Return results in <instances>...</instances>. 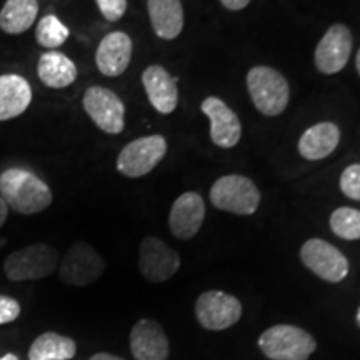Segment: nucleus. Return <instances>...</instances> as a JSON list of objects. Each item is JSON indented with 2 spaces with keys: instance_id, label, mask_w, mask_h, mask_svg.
Segmentation results:
<instances>
[{
  "instance_id": "f257e3e1",
  "label": "nucleus",
  "mask_w": 360,
  "mask_h": 360,
  "mask_svg": "<svg viewBox=\"0 0 360 360\" xmlns=\"http://www.w3.org/2000/svg\"><path fill=\"white\" fill-rule=\"evenodd\" d=\"M0 197L8 209L22 215L44 212L53 200L51 187L32 170L20 167H11L0 174Z\"/></svg>"
},
{
  "instance_id": "f03ea898",
  "label": "nucleus",
  "mask_w": 360,
  "mask_h": 360,
  "mask_svg": "<svg viewBox=\"0 0 360 360\" xmlns=\"http://www.w3.org/2000/svg\"><path fill=\"white\" fill-rule=\"evenodd\" d=\"M247 89L254 107L265 117L281 115L289 105V82L274 67H252L247 74Z\"/></svg>"
},
{
  "instance_id": "7ed1b4c3",
  "label": "nucleus",
  "mask_w": 360,
  "mask_h": 360,
  "mask_svg": "<svg viewBox=\"0 0 360 360\" xmlns=\"http://www.w3.org/2000/svg\"><path fill=\"white\" fill-rule=\"evenodd\" d=\"M210 202L215 209L236 215H252L260 205V191L245 175L229 174L210 187Z\"/></svg>"
},
{
  "instance_id": "20e7f679",
  "label": "nucleus",
  "mask_w": 360,
  "mask_h": 360,
  "mask_svg": "<svg viewBox=\"0 0 360 360\" xmlns=\"http://www.w3.org/2000/svg\"><path fill=\"white\" fill-rule=\"evenodd\" d=\"M259 349L270 360H307L317 349V342L304 328L282 323L260 335Z\"/></svg>"
},
{
  "instance_id": "39448f33",
  "label": "nucleus",
  "mask_w": 360,
  "mask_h": 360,
  "mask_svg": "<svg viewBox=\"0 0 360 360\" xmlns=\"http://www.w3.org/2000/svg\"><path fill=\"white\" fill-rule=\"evenodd\" d=\"M58 252L47 244H32L12 252L4 262L8 281H37L52 276L58 267Z\"/></svg>"
},
{
  "instance_id": "423d86ee",
  "label": "nucleus",
  "mask_w": 360,
  "mask_h": 360,
  "mask_svg": "<svg viewBox=\"0 0 360 360\" xmlns=\"http://www.w3.org/2000/svg\"><path fill=\"white\" fill-rule=\"evenodd\" d=\"M167 154L164 135L154 134L129 142L117 155V170L129 179H139L150 174Z\"/></svg>"
},
{
  "instance_id": "0eeeda50",
  "label": "nucleus",
  "mask_w": 360,
  "mask_h": 360,
  "mask_svg": "<svg viewBox=\"0 0 360 360\" xmlns=\"http://www.w3.org/2000/svg\"><path fill=\"white\" fill-rule=\"evenodd\" d=\"M105 260L87 242L79 240L69 247L58 262V276L74 287H85L97 282L105 272Z\"/></svg>"
},
{
  "instance_id": "6e6552de",
  "label": "nucleus",
  "mask_w": 360,
  "mask_h": 360,
  "mask_svg": "<svg viewBox=\"0 0 360 360\" xmlns=\"http://www.w3.org/2000/svg\"><path fill=\"white\" fill-rule=\"evenodd\" d=\"M85 114L102 132L117 135L125 127V105L114 90L94 85L82 97Z\"/></svg>"
},
{
  "instance_id": "1a4fd4ad",
  "label": "nucleus",
  "mask_w": 360,
  "mask_h": 360,
  "mask_svg": "<svg viewBox=\"0 0 360 360\" xmlns=\"http://www.w3.org/2000/svg\"><path fill=\"white\" fill-rule=\"evenodd\" d=\"M300 260L310 272L326 282L339 283L349 276L347 257L323 238H309L300 247Z\"/></svg>"
},
{
  "instance_id": "9d476101",
  "label": "nucleus",
  "mask_w": 360,
  "mask_h": 360,
  "mask_svg": "<svg viewBox=\"0 0 360 360\" xmlns=\"http://www.w3.org/2000/svg\"><path fill=\"white\" fill-rule=\"evenodd\" d=\"M195 317L207 330H225L240 321L242 304L237 297L227 292L207 290L197 299Z\"/></svg>"
},
{
  "instance_id": "9b49d317",
  "label": "nucleus",
  "mask_w": 360,
  "mask_h": 360,
  "mask_svg": "<svg viewBox=\"0 0 360 360\" xmlns=\"http://www.w3.org/2000/svg\"><path fill=\"white\" fill-rule=\"evenodd\" d=\"M180 269V255L160 238L148 236L139 247V270L152 283L172 278Z\"/></svg>"
},
{
  "instance_id": "f8f14e48",
  "label": "nucleus",
  "mask_w": 360,
  "mask_h": 360,
  "mask_svg": "<svg viewBox=\"0 0 360 360\" xmlns=\"http://www.w3.org/2000/svg\"><path fill=\"white\" fill-rule=\"evenodd\" d=\"M352 53V34L344 24H334L319 40L315 47L314 62L323 75H334L347 65Z\"/></svg>"
},
{
  "instance_id": "ddd939ff",
  "label": "nucleus",
  "mask_w": 360,
  "mask_h": 360,
  "mask_svg": "<svg viewBox=\"0 0 360 360\" xmlns=\"http://www.w3.org/2000/svg\"><path fill=\"white\" fill-rule=\"evenodd\" d=\"M200 110L210 120V141L220 148H232L240 142L242 124L238 115L219 97H207Z\"/></svg>"
},
{
  "instance_id": "4468645a",
  "label": "nucleus",
  "mask_w": 360,
  "mask_h": 360,
  "mask_svg": "<svg viewBox=\"0 0 360 360\" xmlns=\"http://www.w3.org/2000/svg\"><path fill=\"white\" fill-rule=\"evenodd\" d=\"M205 219V204L200 193L186 192L179 195L169 214V227L174 237L191 240L200 231Z\"/></svg>"
},
{
  "instance_id": "2eb2a0df",
  "label": "nucleus",
  "mask_w": 360,
  "mask_h": 360,
  "mask_svg": "<svg viewBox=\"0 0 360 360\" xmlns=\"http://www.w3.org/2000/svg\"><path fill=\"white\" fill-rule=\"evenodd\" d=\"M130 350L137 360H167L169 339L154 319H141L130 330Z\"/></svg>"
},
{
  "instance_id": "dca6fc26",
  "label": "nucleus",
  "mask_w": 360,
  "mask_h": 360,
  "mask_svg": "<svg viewBox=\"0 0 360 360\" xmlns=\"http://www.w3.org/2000/svg\"><path fill=\"white\" fill-rule=\"evenodd\" d=\"M134 42L125 32H110L101 40L96 52L97 69L105 77L122 75L132 60Z\"/></svg>"
},
{
  "instance_id": "f3484780",
  "label": "nucleus",
  "mask_w": 360,
  "mask_h": 360,
  "mask_svg": "<svg viewBox=\"0 0 360 360\" xmlns=\"http://www.w3.org/2000/svg\"><path fill=\"white\" fill-rule=\"evenodd\" d=\"M142 85L148 102L162 115H169L177 109L179 89L177 80L162 65H148L142 72Z\"/></svg>"
},
{
  "instance_id": "a211bd4d",
  "label": "nucleus",
  "mask_w": 360,
  "mask_h": 360,
  "mask_svg": "<svg viewBox=\"0 0 360 360\" xmlns=\"http://www.w3.org/2000/svg\"><path fill=\"white\" fill-rule=\"evenodd\" d=\"M340 142V129L334 122H319L300 135L299 154L305 160L315 162L326 159L335 150Z\"/></svg>"
},
{
  "instance_id": "6ab92c4d",
  "label": "nucleus",
  "mask_w": 360,
  "mask_h": 360,
  "mask_svg": "<svg viewBox=\"0 0 360 360\" xmlns=\"http://www.w3.org/2000/svg\"><path fill=\"white\" fill-rule=\"evenodd\" d=\"M30 102L32 89L27 79L17 74L0 75V122L24 114Z\"/></svg>"
},
{
  "instance_id": "aec40b11",
  "label": "nucleus",
  "mask_w": 360,
  "mask_h": 360,
  "mask_svg": "<svg viewBox=\"0 0 360 360\" xmlns=\"http://www.w3.org/2000/svg\"><path fill=\"white\" fill-rule=\"evenodd\" d=\"M152 29L162 40L177 39L184 30V7L180 0H147Z\"/></svg>"
},
{
  "instance_id": "412c9836",
  "label": "nucleus",
  "mask_w": 360,
  "mask_h": 360,
  "mask_svg": "<svg viewBox=\"0 0 360 360\" xmlns=\"http://www.w3.org/2000/svg\"><path fill=\"white\" fill-rule=\"evenodd\" d=\"M37 75L45 87L65 89L77 79V65L65 53L47 51L39 57Z\"/></svg>"
},
{
  "instance_id": "4be33fe9",
  "label": "nucleus",
  "mask_w": 360,
  "mask_h": 360,
  "mask_svg": "<svg viewBox=\"0 0 360 360\" xmlns=\"http://www.w3.org/2000/svg\"><path fill=\"white\" fill-rule=\"evenodd\" d=\"M39 0H7L0 11V30L8 35L27 32L37 20Z\"/></svg>"
},
{
  "instance_id": "5701e85b",
  "label": "nucleus",
  "mask_w": 360,
  "mask_h": 360,
  "mask_svg": "<svg viewBox=\"0 0 360 360\" xmlns=\"http://www.w3.org/2000/svg\"><path fill=\"white\" fill-rule=\"evenodd\" d=\"M77 354V344L67 335L45 332L30 345L29 360H70Z\"/></svg>"
},
{
  "instance_id": "b1692460",
  "label": "nucleus",
  "mask_w": 360,
  "mask_h": 360,
  "mask_svg": "<svg viewBox=\"0 0 360 360\" xmlns=\"http://www.w3.org/2000/svg\"><path fill=\"white\" fill-rule=\"evenodd\" d=\"M69 29L67 25L58 19L53 13H47L37 22V29H35V40L40 47L44 49H57L65 44L69 39Z\"/></svg>"
},
{
  "instance_id": "393cba45",
  "label": "nucleus",
  "mask_w": 360,
  "mask_h": 360,
  "mask_svg": "<svg viewBox=\"0 0 360 360\" xmlns=\"http://www.w3.org/2000/svg\"><path fill=\"white\" fill-rule=\"evenodd\" d=\"M332 232L344 240H360V210L352 207H339L330 215Z\"/></svg>"
},
{
  "instance_id": "a878e982",
  "label": "nucleus",
  "mask_w": 360,
  "mask_h": 360,
  "mask_svg": "<svg viewBox=\"0 0 360 360\" xmlns=\"http://www.w3.org/2000/svg\"><path fill=\"white\" fill-rule=\"evenodd\" d=\"M339 184L345 197L360 202V164H352L344 169Z\"/></svg>"
},
{
  "instance_id": "bb28decb",
  "label": "nucleus",
  "mask_w": 360,
  "mask_h": 360,
  "mask_svg": "<svg viewBox=\"0 0 360 360\" xmlns=\"http://www.w3.org/2000/svg\"><path fill=\"white\" fill-rule=\"evenodd\" d=\"M103 19L119 22L127 12V0H96Z\"/></svg>"
},
{
  "instance_id": "cd10ccee",
  "label": "nucleus",
  "mask_w": 360,
  "mask_h": 360,
  "mask_svg": "<svg viewBox=\"0 0 360 360\" xmlns=\"http://www.w3.org/2000/svg\"><path fill=\"white\" fill-rule=\"evenodd\" d=\"M20 315V304L13 297L0 294V326L11 323Z\"/></svg>"
},
{
  "instance_id": "c85d7f7f",
  "label": "nucleus",
  "mask_w": 360,
  "mask_h": 360,
  "mask_svg": "<svg viewBox=\"0 0 360 360\" xmlns=\"http://www.w3.org/2000/svg\"><path fill=\"white\" fill-rule=\"evenodd\" d=\"M220 4L231 12H238V11H244V8L249 6L250 0H220Z\"/></svg>"
},
{
  "instance_id": "c756f323",
  "label": "nucleus",
  "mask_w": 360,
  "mask_h": 360,
  "mask_svg": "<svg viewBox=\"0 0 360 360\" xmlns=\"http://www.w3.org/2000/svg\"><path fill=\"white\" fill-rule=\"evenodd\" d=\"M8 210L11 209H8L6 202H4L2 197H0V229H2V225L6 224V220L8 217Z\"/></svg>"
},
{
  "instance_id": "7c9ffc66",
  "label": "nucleus",
  "mask_w": 360,
  "mask_h": 360,
  "mask_svg": "<svg viewBox=\"0 0 360 360\" xmlns=\"http://www.w3.org/2000/svg\"><path fill=\"white\" fill-rule=\"evenodd\" d=\"M89 360H125V359H122V357H117V355H112V354H105V352H102V354H96V355H92V357H90Z\"/></svg>"
},
{
  "instance_id": "2f4dec72",
  "label": "nucleus",
  "mask_w": 360,
  "mask_h": 360,
  "mask_svg": "<svg viewBox=\"0 0 360 360\" xmlns=\"http://www.w3.org/2000/svg\"><path fill=\"white\" fill-rule=\"evenodd\" d=\"M355 69H357L359 75H360V49H359V52H357V57H355Z\"/></svg>"
},
{
  "instance_id": "473e14b6",
  "label": "nucleus",
  "mask_w": 360,
  "mask_h": 360,
  "mask_svg": "<svg viewBox=\"0 0 360 360\" xmlns=\"http://www.w3.org/2000/svg\"><path fill=\"white\" fill-rule=\"evenodd\" d=\"M0 360H19V359H17V355H13V354H7V355H4V357L0 359Z\"/></svg>"
},
{
  "instance_id": "72a5a7b5",
  "label": "nucleus",
  "mask_w": 360,
  "mask_h": 360,
  "mask_svg": "<svg viewBox=\"0 0 360 360\" xmlns=\"http://www.w3.org/2000/svg\"><path fill=\"white\" fill-rule=\"evenodd\" d=\"M355 322H357V326H359V328H360V307H359V310H357V317H355Z\"/></svg>"
}]
</instances>
